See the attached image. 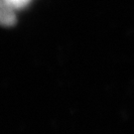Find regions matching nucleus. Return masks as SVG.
Listing matches in <instances>:
<instances>
[{"instance_id":"obj_1","label":"nucleus","mask_w":134,"mask_h":134,"mask_svg":"<svg viewBox=\"0 0 134 134\" xmlns=\"http://www.w3.org/2000/svg\"><path fill=\"white\" fill-rule=\"evenodd\" d=\"M15 10L7 0H0V26L10 27L16 23Z\"/></svg>"},{"instance_id":"obj_2","label":"nucleus","mask_w":134,"mask_h":134,"mask_svg":"<svg viewBox=\"0 0 134 134\" xmlns=\"http://www.w3.org/2000/svg\"><path fill=\"white\" fill-rule=\"evenodd\" d=\"M14 9H21L29 4L31 0H7Z\"/></svg>"}]
</instances>
